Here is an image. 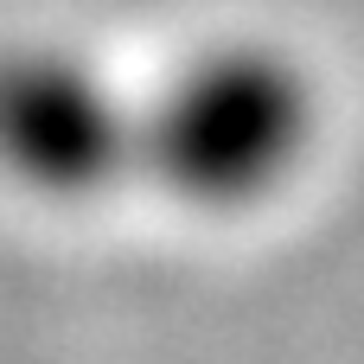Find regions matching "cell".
Returning a JSON list of instances; mask_svg holds the SVG:
<instances>
[{
    "label": "cell",
    "mask_w": 364,
    "mask_h": 364,
    "mask_svg": "<svg viewBox=\"0 0 364 364\" xmlns=\"http://www.w3.org/2000/svg\"><path fill=\"white\" fill-rule=\"evenodd\" d=\"M307 147V83L262 45L192 58L154 109H134V160L192 205L262 198Z\"/></svg>",
    "instance_id": "6da1fadb"
},
{
    "label": "cell",
    "mask_w": 364,
    "mask_h": 364,
    "mask_svg": "<svg viewBox=\"0 0 364 364\" xmlns=\"http://www.w3.org/2000/svg\"><path fill=\"white\" fill-rule=\"evenodd\" d=\"M134 166V109L77 51L0 58V173L45 198H90Z\"/></svg>",
    "instance_id": "7a4b0ae2"
}]
</instances>
